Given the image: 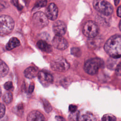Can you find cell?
<instances>
[{
	"label": "cell",
	"mask_w": 121,
	"mask_h": 121,
	"mask_svg": "<svg viewBox=\"0 0 121 121\" xmlns=\"http://www.w3.org/2000/svg\"><path fill=\"white\" fill-rule=\"evenodd\" d=\"M104 49L112 58H118L121 56V35H115L106 42Z\"/></svg>",
	"instance_id": "1"
},
{
	"label": "cell",
	"mask_w": 121,
	"mask_h": 121,
	"mask_svg": "<svg viewBox=\"0 0 121 121\" xmlns=\"http://www.w3.org/2000/svg\"><path fill=\"white\" fill-rule=\"evenodd\" d=\"M104 65V61L98 58H93L87 60L84 66V70L87 74L94 75L96 74L100 68Z\"/></svg>",
	"instance_id": "2"
},
{
	"label": "cell",
	"mask_w": 121,
	"mask_h": 121,
	"mask_svg": "<svg viewBox=\"0 0 121 121\" xmlns=\"http://www.w3.org/2000/svg\"><path fill=\"white\" fill-rule=\"evenodd\" d=\"M14 21L8 15L0 16V36H5L10 33L14 27Z\"/></svg>",
	"instance_id": "3"
},
{
	"label": "cell",
	"mask_w": 121,
	"mask_h": 121,
	"mask_svg": "<svg viewBox=\"0 0 121 121\" xmlns=\"http://www.w3.org/2000/svg\"><path fill=\"white\" fill-rule=\"evenodd\" d=\"M93 4L95 10L104 15L109 16L113 12L112 6L105 0H95Z\"/></svg>",
	"instance_id": "4"
},
{
	"label": "cell",
	"mask_w": 121,
	"mask_h": 121,
	"mask_svg": "<svg viewBox=\"0 0 121 121\" xmlns=\"http://www.w3.org/2000/svg\"><path fill=\"white\" fill-rule=\"evenodd\" d=\"M99 31L97 25L93 21H87L83 25L82 32L83 34L89 38L95 37Z\"/></svg>",
	"instance_id": "5"
},
{
	"label": "cell",
	"mask_w": 121,
	"mask_h": 121,
	"mask_svg": "<svg viewBox=\"0 0 121 121\" xmlns=\"http://www.w3.org/2000/svg\"><path fill=\"white\" fill-rule=\"evenodd\" d=\"M70 67L69 62L63 58H59L52 60L51 63V68L54 71L58 72H65Z\"/></svg>",
	"instance_id": "6"
},
{
	"label": "cell",
	"mask_w": 121,
	"mask_h": 121,
	"mask_svg": "<svg viewBox=\"0 0 121 121\" xmlns=\"http://www.w3.org/2000/svg\"><path fill=\"white\" fill-rule=\"evenodd\" d=\"M48 19L46 15L42 12L35 13L32 18L34 25L38 28H42L47 26L49 23Z\"/></svg>",
	"instance_id": "7"
},
{
	"label": "cell",
	"mask_w": 121,
	"mask_h": 121,
	"mask_svg": "<svg viewBox=\"0 0 121 121\" xmlns=\"http://www.w3.org/2000/svg\"><path fill=\"white\" fill-rule=\"evenodd\" d=\"M38 78L40 82L45 87L49 86L53 81L52 76L49 72L44 70H42L38 72Z\"/></svg>",
	"instance_id": "8"
},
{
	"label": "cell",
	"mask_w": 121,
	"mask_h": 121,
	"mask_svg": "<svg viewBox=\"0 0 121 121\" xmlns=\"http://www.w3.org/2000/svg\"><path fill=\"white\" fill-rule=\"evenodd\" d=\"M52 43L55 48L60 50H64L68 47L67 41L61 35H56L52 39Z\"/></svg>",
	"instance_id": "9"
},
{
	"label": "cell",
	"mask_w": 121,
	"mask_h": 121,
	"mask_svg": "<svg viewBox=\"0 0 121 121\" xmlns=\"http://www.w3.org/2000/svg\"><path fill=\"white\" fill-rule=\"evenodd\" d=\"M58 9L57 6L53 3H50L45 11V15L48 18L51 20H55L58 16Z\"/></svg>",
	"instance_id": "10"
},
{
	"label": "cell",
	"mask_w": 121,
	"mask_h": 121,
	"mask_svg": "<svg viewBox=\"0 0 121 121\" xmlns=\"http://www.w3.org/2000/svg\"><path fill=\"white\" fill-rule=\"evenodd\" d=\"M66 25L62 21L58 20L53 25V30L56 35L62 36L66 33Z\"/></svg>",
	"instance_id": "11"
},
{
	"label": "cell",
	"mask_w": 121,
	"mask_h": 121,
	"mask_svg": "<svg viewBox=\"0 0 121 121\" xmlns=\"http://www.w3.org/2000/svg\"><path fill=\"white\" fill-rule=\"evenodd\" d=\"M27 121H45V118L40 112L34 110L28 114Z\"/></svg>",
	"instance_id": "12"
},
{
	"label": "cell",
	"mask_w": 121,
	"mask_h": 121,
	"mask_svg": "<svg viewBox=\"0 0 121 121\" xmlns=\"http://www.w3.org/2000/svg\"><path fill=\"white\" fill-rule=\"evenodd\" d=\"M36 45L39 49H40L41 51L46 52H50L52 50L51 45L43 40L38 41Z\"/></svg>",
	"instance_id": "13"
},
{
	"label": "cell",
	"mask_w": 121,
	"mask_h": 121,
	"mask_svg": "<svg viewBox=\"0 0 121 121\" xmlns=\"http://www.w3.org/2000/svg\"><path fill=\"white\" fill-rule=\"evenodd\" d=\"M37 69L36 68L34 67H29L26 68L24 71L25 76L29 79L34 78L38 74Z\"/></svg>",
	"instance_id": "14"
},
{
	"label": "cell",
	"mask_w": 121,
	"mask_h": 121,
	"mask_svg": "<svg viewBox=\"0 0 121 121\" xmlns=\"http://www.w3.org/2000/svg\"><path fill=\"white\" fill-rule=\"evenodd\" d=\"M20 44V41L17 38L12 37L7 43L6 48L7 50H11L14 48L19 46Z\"/></svg>",
	"instance_id": "15"
},
{
	"label": "cell",
	"mask_w": 121,
	"mask_h": 121,
	"mask_svg": "<svg viewBox=\"0 0 121 121\" xmlns=\"http://www.w3.org/2000/svg\"><path fill=\"white\" fill-rule=\"evenodd\" d=\"M93 115L89 112L79 114L77 118L78 121H94Z\"/></svg>",
	"instance_id": "16"
},
{
	"label": "cell",
	"mask_w": 121,
	"mask_h": 121,
	"mask_svg": "<svg viewBox=\"0 0 121 121\" xmlns=\"http://www.w3.org/2000/svg\"><path fill=\"white\" fill-rule=\"evenodd\" d=\"M9 71V68L8 65L0 59V77H4L6 76Z\"/></svg>",
	"instance_id": "17"
},
{
	"label": "cell",
	"mask_w": 121,
	"mask_h": 121,
	"mask_svg": "<svg viewBox=\"0 0 121 121\" xmlns=\"http://www.w3.org/2000/svg\"><path fill=\"white\" fill-rule=\"evenodd\" d=\"M3 100L6 104H9L13 100V95L10 92H6L3 96Z\"/></svg>",
	"instance_id": "18"
},
{
	"label": "cell",
	"mask_w": 121,
	"mask_h": 121,
	"mask_svg": "<svg viewBox=\"0 0 121 121\" xmlns=\"http://www.w3.org/2000/svg\"><path fill=\"white\" fill-rule=\"evenodd\" d=\"M44 109L46 112H50L52 110V106L48 100L43 98L42 99Z\"/></svg>",
	"instance_id": "19"
},
{
	"label": "cell",
	"mask_w": 121,
	"mask_h": 121,
	"mask_svg": "<svg viewBox=\"0 0 121 121\" xmlns=\"http://www.w3.org/2000/svg\"><path fill=\"white\" fill-rule=\"evenodd\" d=\"M102 121H116V118L114 115L108 113L103 116Z\"/></svg>",
	"instance_id": "20"
},
{
	"label": "cell",
	"mask_w": 121,
	"mask_h": 121,
	"mask_svg": "<svg viewBox=\"0 0 121 121\" xmlns=\"http://www.w3.org/2000/svg\"><path fill=\"white\" fill-rule=\"evenodd\" d=\"M47 4V0H37L35 3L34 9H39L45 6Z\"/></svg>",
	"instance_id": "21"
},
{
	"label": "cell",
	"mask_w": 121,
	"mask_h": 121,
	"mask_svg": "<svg viewBox=\"0 0 121 121\" xmlns=\"http://www.w3.org/2000/svg\"><path fill=\"white\" fill-rule=\"evenodd\" d=\"M71 53L76 57H79L81 55V52L79 48L78 47H73L71 49Z\"/></svg>",
	"instance_id": "22"
},
{
	"label": "cell",
	"mask_w": 121,
	"mask_h": 121,
	"mask_svg": "<svg viewBox=\"0 0 121 121\" xmlns=\"http://www.w3.org/2000/svg\"><path fill=\"white\" fill-rule=\"evenodd\" d=\"M6 111V108L5 105L2 103H0V118H2L5 115Z\"/></svg>",
	"instance_id": "23"
},
{
	"label": "cell",
	"mask_w": 121,
	"mask_h": 121,
	"mask_svg": "<svg viewBox=\"0 0 121 121\" xmlns=\"http://www.w3.org/2000/svg\"><path fill=\"white\" fill-rule=\"evenodd\" d=\"M4 87L5 89L8 90L13 87V84L11 81H8L4 85Z\"/></svg>",
	"instance_id": "24"
},
{
	"label": "cell",
	"mask_w": 121,
	"mask_h": 121,
	"mask_svg": "<svg viewBox=\"0 0 121 121\" xmlns=\"http://www.w3.org/2000/svg\"><path fill=\"white\" fill-rule=\"evenodd\" d=\"M115 73L117 76H121V62L116 66L115 69Z\"/></svg>",
	"instance_id": "25"
},
{
	"label": "cell",
	"mask_w": 121,
	"mask_h": 121,
	"mask_svg": "<svg viewBox=\"0 0 121 121\" xmlns=\"http://www.w3.org/2000/svg\"><path fill=\"white\" fill-rule=\"evenodd\" d=\"M13 4L19 10H21L23 9L22 6L20 5L18 2V0H11Z\"/></svg>",
	"instance_id": "26"
},
{
	"label": "cell",
	"mask_w": 121,
	"mask_h": 121,
	"mask_svg": "<svg viewBox=\"0 0 121 121\" xmlns=\"http://www.w3.org/2000/svg\"><path fill=\"white\" fill-rule=\"evenodd\" d=\"M7 6H8V4L6 2L4 1L0 0V12L3 9L6 8Z\"/></svg>",
	"instance_id": "27"
},
{
	"label": "cell",
	"mask_w": 121,
	"mask_h": 121,
	"mask_svg": "<svg viewBox=\"0 0 121 121\" xmlns=\"http://www.w3.org/2000/svg\"><path fill=\"white\" fill-rule=\"evenodd\" d=\"M69 111L71 112L74 113L75 112H76V111L77 110V106L75 105H74V104H70L69 106Z\"/></svg>",
	"instance_id": "28"
},
{
	"label": "cell",
	"mask_w": 121,
	"mask_h": 121,
	"mask_svg": "<svg viewBox=\"0 0 121 121\" xmlns=\"http://www.w3.org/2000/svg\"><path fill=\"white\" fill-rule=\"evenodd\" d=\"M35 88V84L34 83H31L28 87V92L29 93H32L34 90Z\"/></svg>",
	"instance_id": "29"
},
{
	"label": "cell",
	"mask_w": 121,
	"mask_h": 121,
	"mask_svg": "<svg viewBox=\"0 0 121 121\" xmlns=\"http://www.w3.org/2000/svg\"><path fill=\"white\" fill-rule=\"evenodd\" d=\"M16 110L19 111L18 112H22L24 110V105L23 104H18L16 107Z\"/></svg>",
	"instance_id": "30"
},
{
	"label": "cell",
	"mask_w": 121,
	"mask_h": 121,
	"mask_svg": "<svg viewBox=\"0 0 121 121\" xmlns=\"http://www.w3.org/2000/svg\"><path fill=\"white\" fill-rule=\"evenodd\" d=\"M55 119L57 121H66L65 119L62 116H55Z\"/></svg>",
	"instance_id": "31"
},
{
	"label": "cell",
	"mask_w": 121,
	"mask_h": 121,
	"mask_svg": "<svg viewBox=\"0 0 121 121\" xmlns=\"http://www.w3.org/2000/svg\"><path fill=\"white\" fill-rule=\"evenodd\" d=\"M117 15L118 17H121V6L118 8L117 10Z\"/></svg>",
	"instance_id": "32"
},
{
	"label": "cell",
	"mask_w": 121,
	"mask_h": 121,
	"mask_svg": "<svg viewBox=\"0 0 121 121\" xmlns=\"http://www.w3.org/2000/svg\"><path fill=\"white\" fill-rule=\"evenodd\" d=\"M23 1L25 2V3L26 4V5L27 6L28 4H29V3L30 1V0H23Z\"/></svg>",
	"instance_id": "33"
},
{
	"label": "cell",
	"mask_w": 121,
	"mask_h": 121,
	"mask_svg": "<svg viewBox=\"0 0 121 121\" xmlns=\"http://www.w3.org/2000/svg\"><path fill=\"white\" fill-rule=\"evenodd\" d=\"M114 4L115 6H117L119 4L120 2V0H114Z\"/></svg>",
	"instance_id": "34"
},
{
	"label": "cell",
	"mask_w": 121,
	"mask_h": 121,
	"mask_svg": "<svg viewBox=\"0 0 121 121\" xmlns=\"http://www.w3.org/2000/svg\"><path fill=\"white\" fill-rule=\"evenodd\" d=\"M119 28H120V30H121V20L120 21V23H119Z\"/></svg>",
	"instance_id": "35"
},
{
	"label": "cell",
	"mask_w": 121,
	"mask_h": 121,
	"mask_svg": "<svg viewBox=\"0 0 121 121\" xmlns=\"http://www.w3.org/2000/svg\"><path fill=\"white\" fill-rule=\"evenodd\" d=\"M1 94H2V91H1V88H0V97L1 95Z\"/></svg>",
	"instance_id": "36"
},
{
	"label": "cell",
	"mask_w": 121,
	"mask_h": 121,
	"mask_svg": "<svg viewBox=\"0 0 121 121\" xmlns=\"http://www.w3.org/2000/svg\"></svg>",
	"instance_id": "37"
}]
</instances>
